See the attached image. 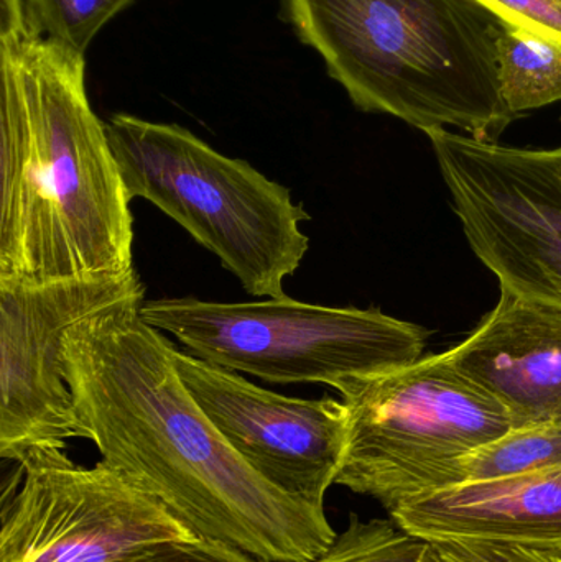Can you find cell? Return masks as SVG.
Segmentation results:
<instances>
[{
  "mask_svg": "<svg viewBox=\"0 0 561 562\" xmlns=\"http://www.w3.org/2000/svg\"><path fill=\"white\" fill-rule=\"evenodd\" d=\"M144 301L66 333V379L86 439L194 537L257 562L319 557L338 537L325 508L283 494L231 448L184 389L173 344L142 317Z\"/></svg>",
  "mask_w": 561,
  "mask_h": 562,
  "instance_id": "1",
  "label": "cell"
},
{
  "mask_svg": "<svg viewBox=\"0 0 561 562\" xmlns=\"http://www.w3.org/2000/svg\"><path fill=\"white\" fill-rule=\"evenodd\" d=\"M0 283L134 270V217L85 58L0 40Z\"/></svg>",
  "mask_w": 561,
  "mask_h": 562,
  "instance_id": "2",
  "label": "cell"
},
{
  "mask_svg": "<svg viewBox=\"0 0 561 562\" xmlns=\"http://www.w3.org/2000/svg\"><path fill=\"white\" fill-rule=\"evenodd\" d=\"M287 10L361 111L486 142L517 119L501 94L506 22L480 0H287Z\"/></svg>",
  "mask_w": 561,
  "mask_h": 562,
  "instance_id": "3",
  "label": "cell"
},
{
  "mask_svg": "<svg viewBox=\"0 0 561 562\" xmlns=\"http://www.w3.org/2000/svg\"><path fill=\"white\" fill-rule=\"evenodd\" d=\"M105 132L131 200L142 198L177 221L247 293L287 296L283 281L310 249L302 231L310 214L289 188L180 125L115 114Z\"/></svg>",
  "mask_w": 561,
  "mask_h": 562,
  "instance_id": "4",
  "label": "cell"
},
{
  "mask_svg": "<svg viewBox=\"0 0 561 562\" xmlns=\"http://www.w3.org/2000/svg\"><path fill=\"white\" fill-rule=\"evenodd\" d=\"M336 390L348 412L336 484L374 498L389 514L463 484V459L513 429L503 405L448 352L349 376Z\"/></svg>",
  "mask_w": 561,
  "mask_h": 562,
  "instance_id": "5",
  "label": "cell"
},
{
  "mask_svg": "<svg viewBox=\"0 0 561 562\" xmlns=\"http://www.w3.org/2000/svg\"><path fill=\"white\" fill-rule=\"evenodd\" d=\"M145 323L191 356L269 383H325L372 375L420 359L425 330L379 310L328 307L292 297L216 303L144 301Z\"/></svg>",
  "mask_w": 561,
  "mask_h": 562,
  "instance_id": "6",
  "label": "cell"
},
{
  "mask_svg": "<svg viewBox=\"0 0 561 562\" xmlns=\"http://www.w3.org/2000/svg\"><path fill=\"white\" fill-rule=\"evenodd\" d=\"M464 236L501 288L561 306V147L427 132Z\"/></svg>",
  "mask_w": 561,
  "mask_h": 562,
  "instance_id": "7",
  "label": "cell"
},
{
  "mask_svg": "<svg viewBox=\"0 0 561 562\" xmlns=\"http://www.w3.org/2000/svg\"><path fill=\"white\" fill-rule=\"evenodd\" d=\"M3 498L0 562H131L193 533L157 498L99 461L75 464L42 448L19 462Z\"/></svg>",
  "mask_w": 561,
  "mask_h": 562,
  "instance_id": "8",
  "label": "cell"
},
{
  "mask_svg": "<svg viewBox=\"0 0 561 562\" xmlns=\"http://www.w3.org/2000/svg\"><path fill=\"white\" fill-rule=\"evenodd\" d=\"M145 300L137 272L42 284L0 283V458L86 439L66 379L65 337L91 314Z\"/></svg>",
  "mask_w": 561,
  "mask_h": 562,
  "instance_id": "9",
  "label": "cell"
},
{
  "mask_svg": "<svg viewBox=\"0 0 561 562\" xmlns=\"http://www.w3.org/2000/svg\"><path fill=\"white\" fill-rule=\"evenodd\" d=\"M171 356L184 389L253 471L283 494L325 508L348 441L345 403L270 392L175 346Z\"/></svg>",
  "mask_w": 561,
  "mask_h": 562,
  "instance_id": "10",
  "label": "cell"
},
{
  "mask_svg": "<svg viewBox=\"0 0 561 562\" xmlns=\"http://www.w3.org/2000/svg\"><path fill=\"white\" fill-rule=\"evenodd\" d=\"M455 366L506 409L513 428L561 425V306L501 288L500 303L463 342Z\"/></svg>",
  "mask_w": 561,
  "mask_h": 562,
  "instance_id": "11",
  "label": "cell"
},
{
  "mask_svg": "<svg viewBox=\"0 0 561 562\" xmlns=\"http://www.w3.org/2000/svg\"><path fill=\"white\" fill-rule=\"evenodd\" d=\"M391 518L425 541H487L561 554V465L431 492Z\"/></svg>",
  "mask_w": 561,
  "mask_h": 562,
  "instance_id": "12",
  "label": "cell"
},
{
  "mask_svg": "<svg viewBox=\"0 0 561 562\" xmlns=\"http://www.w3.org/2000/svg\"><path fill=\"white\" fill-rule=\"evenodd\" d=\"M501 94L516 117L561 101V42L506 22L497 43Z\"/></svg>",
  "mask_w": 561,
  "mask_h": 562,
  "instance_id": "13",
  "label": "cell"
},
{
  "mask_svg": "<svg viewBox=\"0 0 561 562\" xmlns=\"http://www.w3.org/2000/svg\"><path fill=\"white\" fill-rule=\"evenodd\" d=\"M561 465V425L513 428L461 462L463 484L497 481Z\"/></svg>",
  "mask_w": 561,
  "mask_h": 562,
  "instance_id": "14",
  "label": "cell"
},
{
  "mask_svg": "<svg viewBox=\"0 0 561 562\" xmlns=\"http://www.w3.org/2000/svg\"><path fill=\"white\" fill-rule=\"evenodd\" d=\"M134 0H23L26 36L85 58L99 30Z\"/></svg>",
  "mask_w": 561,
  "mask_h": 562,
  "instance_id": "15",
  "label": "cell"
},
{
  "mask_svg": "<svg viewBox=\"0 0 561 562\" xmlns=\"http://www.w3.org/2000/svg\"><path fill=\"white\" fill-rule=\"evenodd\" d=\"M427 544L392 518L361 520L352 514L328 550L306 562H424Z\"/></svg>",
  "mask_w": 561,
  "mask_h": 562,
  "instance_id": "16",
  "label": "cell"
},
{
  "mask_svg": "<svg viewBox=\"0 0 561 562\" xmlns=\"http://www.w3.org/2000/svg\"><path fill=\"white\" fill-rule=\"evenodd\" d=\"M424 562H561V554L487 541H428Z\"/></svg>",
  "mask_w": 561,
  "mask_h": 562,
  "instance_id": "17",
  "label": "cell"
},
{
  "mask_svg": "<svg viewBox=\"0 0 561 562\" xmlns=\"http://www.w3.org/2000/svg\"><path fill=\"white\" fill-rule=\"evenodd\" d=\"M504 22L561 42V0H480Z\"/></svg>",
  "mask_w": 561,
  "mask_h": 562,
  "instance_id": "18",
  "label": "cell"
},
{
  "mask_svg": "<svg viewBox=\"0 0 561 562\" xmlns=\"http://www.w3.org/2000/svg\"><path fill=\"white\" fill-rule=\"evenodd\" d=\"M131 562H257L240 551L214 541L193 540L165 544Z\"/></svg>",
  "mask_w": 561,
  "mask_h": 562,
  "instance_id": "19",
  "label": "cell"
}]
</instances>
